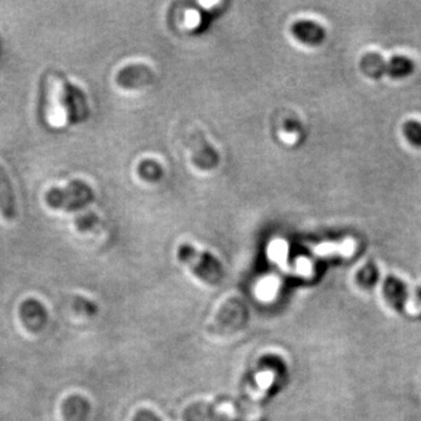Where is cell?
<instances>
[{"instance_id": "obj_1", "label": "cell", "mask_w": 421, "mask_h": 421, "mask_svg": "<svg viewBox=\"0 0 421 421\" xmlns=\"http://www.w3.org/2000/svg\"><path fill=\"white\" fill-rule=\"evenodd\" d=\"M45 98L46 120L54 128L86 118L88 107L85 95L58 72H50L45 76Z\"/></svg>"}, {"instance_id": "obj_2", "label": "cell", "mask_w": 421, "mask_h": 421, "mask_svg": "<svg viewBox=\"0 0 421 421\" xmlns=\"http://www.w3.org/2000/svg\"><path fill=\"white\" fill-rule=\"evenodd\" d=\"M94 200V192L81 180L72 182L63 188H52L46 193V203L52 208L75 210Z\"/></svg>"}, {"instance_id": "obj_3", "label": "cell", "mask_w": 421, "mask_h": 421, "mask_svg": "<svg viewBox=\"0 0 421 421\" xmlns=\"http://www.w3.org/2000/svg\"><path fill=\"white\" fill-rule=\"evenodd\" d=\"M180 257L182 261L191 267L192 270H195V273L208 282L217 283L222 279V265L208 254L195 250L191 246H182Z\"/></svg>"}, {"instance_id": "obj_4", "label": "cell", "mask_w": 421, "mask_h": 421, "mask_svg": "<svg viewBox=\"0 0 421 421\" xmlns=\"http://www.w3.org/2000/svg\"><path fill=\"white\" fill-rule=\"evenodd\" d=\"M292 33L295 34L297 39L307 45H320L325 39V31L323 28L310 20L297 21L292 26Z\"/></svg>"}, {"instance_id": "obj_5", "label": "cell", "mask_w": 421, "mask_h": 421, "mask_svg": "<svg viewBox=\"0 0 421 421\" xmlns=\"http://www.w3.org/2000/svg\"><path fill=\"white\" fill-rule=\"evenodd\" d=\"M0 212L8 220H12L16 215V199L12 188L11 180L1 165H0Z\"/></svg>"}, {"instance_id": "obj_6", "label": "cell", "mask_w": 421, "mask_h": 421, "mask_svg": "<svg viewBox=\"0 0 421 421\" xmlns=\"http://www.w3.org/2000/svg\"><path fill=\"white\" fill-rule=\"evenodd\" d=\"M384 295L392 307L397 309L404 308L407 300V288L404 281L397 277H387L384 283Z\"/></svg>"}, {"instance_id": "obj_7", "label": "cell", "mask_w": 421, "mask_h": 421, "mask_svg": "<svg viewBox=\"0 0 421 421\" xmlns=\"http://www.w3.org/2000/svg\"><path fill=\"white\" fill-rule=\"evenodd\" d=\"M386 68H387V63L378 53H374V52L367 53L360 60V69L367 78H374V80L382 78L384 74H386Z\"/></svg>"}, {"instance_id": "obj_8", "label": "cell", "mask_w": 421, "mask_h": 421, "mask_svg": "<svg viewBox=\"0 0 421 421\" xmlns=\"http://www.w3.org/2000/svg\"><path fill=\"white\" fill-rule=\"evenodd\" d=\"M414 63L412 58H407L405 55H394L387 61L386 74L391 78H406L413 74Z\"/></svg>"}, {"instance_id": "obj_9", "label": "cell", "mask_w": 421, "mask_h": 421, "mask_svg": "<svg viewBox=\"0 0 421 421\" xmlns=\"http://www.w3.org/2000/svg\"><path fill=\"white\" fill-rule=\"evenodd\" d=\"M402 133L409 144L421 148V122L409 120L402 127Z\"/></svg>"}, {"instance_id": "obj_10", "label": "cell", "mask_w": 421, "mask_h": 421, "mask_svg": "<svg viewBox=\"0 0 421 421\" xmlns=\"http://www.w3.org/2000/svg\"><path fill=\"white\" fill-rule=\"evenodd\" d=\"M358 282L360 285L364 287H374L379 279V270L377 268V266L374 263H369V265L364 266L360 270H359L358 275H357Z\"/></svg>"}, {"instance_id": "obj_11", "label": "cell", "mask_w": 421, "mask_h": 421, "mask_svg": "<svg viewBox=\"0 0 421 421\" xmlns=\"http://www.w3.org/2000/svg\"><path fill=\"white\" fill-rule=\"evenodd\" d=\"M199 21H200V19H199L198 12L190 10L185 13V25L187 28H193L198 26Z\"/></svg>"}]
</instances>
